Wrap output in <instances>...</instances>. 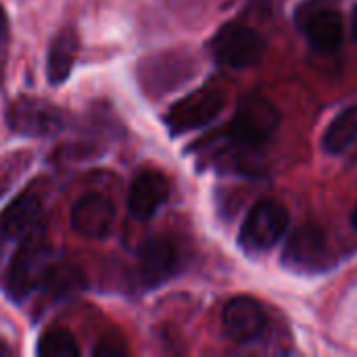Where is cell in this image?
Listing matches in <instances>:
<instances>
[{
  "instance_id": "52a82bcc",
  "label": "cell",
  "mask_w": 357,
  "mask_h": 357,
  "mask_svg": "<svg viewBox=\"0 0 357 357\" xmlns=\"http://www.w3.org/2000/svg\"><path fill=\"white\" fill-rule=\"evenodd\" d=\"M289 228V211L274 199H264L247 213L238 243L247 253H261L272 249Z\"/></svg>"
},
{
  "instance_id": "4fadbf2b",
  "label": "cell",
  "mask_w": 357,
  "mask_h": 357,
  "mask_svg": "<svg viewBox=\"0 0 357 357\" xmlns=\"http://www.w3.org/2000/svg\"><path fill=\"white\" fill-rule=\"evenodd\" d=\"M169 199V182L157 169H142L130 184L128 209L138 222H149Z\"/></svg>"
},
{
  "instance_id": "8992f818",
  "label": "cell",
  "mask_w": 357,
  "mask_h": 357,
  "mask_svg": "<svg viewBox=\"0 0 357 357\" xmlns=\"http://www.w3.org/2000/svg\"><path fill=\"white\" fill-rule=\"evenodd\" d=\"M224 105H226V98L220 88L203 86L199 90H192L184 98L176 100L165 113L163 121H165L167 132L174 138L184 136V134H190L195 130L209 126L224 111Z\"/></svg>"
},
{
  "instance_id": "603a6c76",
  "label": "cell",
  "mask_w": 357,
  "mask_h": 357,
  "mask_svg": "<svg viewBox=\"0 0 357 357\" xmlns=\"http://www.w3.org/2000/svg\"><path fill=\"white\" fill-rule=\"evenodd\" d=\"M354 36H356L357 40V6L354 8Z\"/></svg>"
},
{
  "instance_id": "cb8c5ba5",
  "label": "cell",
  "mask_w": 357,
  "mask_h": 357,
  "mask_svg": "<svg viewBox=\"0 0 357 357\" xmlns=\"http://www.w3.org/2000/svg\"><path fill=\"white\" fill-rule=\"evenodd\" d=\"M351 222H354V228L357 230V205L356 209H354V215H351Z\"/></svg>"
},
{
  "instance_id": "9a60e30c",
  "label": "cell",
  "mask_w": 357,
  "mask_h": 357,
  "mask_svg": "<svg viewBox=\"0 0 357 357\" xmlns=\"http://www.w3.org/2000/svg\"><path fill=\"white\" fill-rule=\"evenodd\" d=\"M77 52H79V33L73 25H65L61 27L50 44H48V52H46V79L52 86H61L71 77V71L75 67L77 61Z\"/></svg>"
},
{
  "instance_id": "9c48e42d",
  "label": "cell",
  "mask_w": 357,
  "mask_h": 357,
  "mask_svg": "<svg viewBox=\"0 0 357 357\" xmlns=\"http://www.w3.org/2000/svg\"><path fill=\"white\" fill-rule=\"evenodd\" d=\"M282 264L284 268L299 274H320L333 268L335 255L320 228L301 226L287 241L282 251Z\"/></svg>"
},
{
  "instance_id": "ffe728a7",
  "label": "cell",
  "mask_w": 357,
  "mask_h": 357,
  "mask_svg": "<svg viewBox=\"0 0 357 357\" xmlns=\"http://www.w3.org/2000/svg\"><path fill=\"white\" fill-rule=\"evenodd\" d=\"M8 48H10V21L4 6L0 4V88L4 86V77H6Z\"/></svg>"
},
{
  "instance_id": "5bb4252c",
  "label": "cell",
  "mask_w": 357,
  "mask_h": 357,
  "mask_svg": "<svg viewBox=\"0 0 357 357\" xmlns=\"http://www.w3.org/2000/svg\"><path fill=\"white\" fill-rule=\"evenodd\" d=\"M226 335L234 343H253L266 328V312L259 301L247 295L232 297L222 312Z\"/></svg>"
},
{
  "instance_id": "7a4b0ae2",
  "label": "cell",
  "mask_w": 357,
  "mask_h": 357,
  "mask_svg": "<svg viewBox=\"0 0 357 357\" xmlns=\"http://www.w3.org/2000/svg\"><path fill=\"white\" fill-rule=\"evenodd\" d=\"M8 130L23 138H52L67 130L71 115L67 109L40 96H17L4 111Z\"/></svg>"
},
{
  "instance_id": "8fae6325",
  "label": "cell",
  "mask_w": 357,
  "mask_h": 357,
  "mask_svg": "<svg viewBox=\"0 0 357 357\" xmlns=\"http://www.w3.org/2000/svg\"><path fill=\"white\" fill-rule=\"evenodd\" d=\"M180 257L176 245L161 234L144 238L136 249V270L144 289L153 291L165 284L178 272Z\"/></svg>"
},
{
  "instance_id": "3957f363",
  "label": "cell",
  "mask_w": 357,
  "mask_h": 357,
  "mask_svg": "<svg viewBox=\"0 0 357 357\" xmlns=\"http://www.w3.org/2000/svg\"><path fill=\"white\" fill-rule=\"evenodd\" d=\"M278 109L259 94H249L236 107L234 117L226 130V138L247 151H257L278 128Z\"/></svg>"
},
{
  "instance_id": "ac0fdd59",
  "label": "cell",
  "mask_w": 357,
  "mask_h": 357,
  "mask_svg": "<svg viewBox=\"0 0 357 357\" xmlns=\"http://www.w3.org/2000/svg\"><path fill=\"white\" fill-rule=\"evenodd\" d=\"M36 354L40 357H77L82 356V349L75 341V337L67 328H48L36 347Z\"/></svg>"
},
{
  "instance_id": "7402d4cb",
  "label": "cell",
  "mask_w": 357,
  "mask_h": 357,
  "mask_svg": "<svg viewBox=\"0 0 357 357\" xmlns=\"http://www.w3.org/2000/svg\"><path fill=\"white\" fill-rule=\"evenodd\" d=\"M10 354V349H8V345L4 343V341H0V357L2 356H8Z\"/></svg>"
},
{
  "instance_id": "e0dca14e",
  "label": "cell",
  "mask_w": 357,
  "mask_h": 357,
  "mask_svg": "<svg viewBox=\"0 0 357 357\" xmlns=\"http://www.w3.org/2000/svg\"><path fill=\"white\" fill-rule=\"evenodd\" d=\"M357 138V105L343 109L326 128L322 144L331 155L347 151Z\"/></svg>"
},
{
  "instance_id": "6da1fadb",
  "label": "cell",
  "mask_w": 357,
  "mask_h": 357,
  "mask_svg": "<svg viewBox=\"0 0 357 357\" xmlns=\"http://www.w3.org/2000/svg\"><path fill=\"white\" fill-rule=\"evenodd\" d=\"M54 261L56 251L52 243L46 238V230H40L27 241H23L15 249L13 257L8 259V266L0 276V287L8 301L23 303L36 291H40Z\"/></svg>"
},
{
  "instance_id": "d6986e66",
  "label": "cell",
  "mask_w": 357,
  "mask_h": 357,
  "mask_svg": "<svg viewBox=\"0 0 357 357\" xmlns=\"http://www.w3.org/2000/svg\"><path fill=\"white\" fill-rule=\"evenodd\" d=\"M33 161L31 151H10L0 155V199L17 184V180L29 169Z\"/></svg>"
},
{
  "instance_id": "44dd1931",
  "label": "cell",
  "mask_w": 357,
  "mask_h": 357,
  "mask_svg": "<svg viewBox=\"0 0 357 357\" xmlns=\"http://www.w3.org/2000/svg\"><path fill=\"white\" fill-rule=\"evenodd\" d=\"M128 354V345L126 341L119 337V335H105L96 347L92 349V356L94 357H123Z\"/></svg>"
},
{
  "instance_id": "5b68a950",
  "label": "cell",
  "mask_w": 357,
  "mask_h": 357,
  "mask_svg": "<svg viewBox=\"0 0 357 357\" xmlns=\"http://www.w3.org/2000/svg\"><path fill=\"white\" fill-rule=\"evenodd\" d=\"M195 71H197V63L192 54L184 50H169V52L149 54L144 61H140L136 75L140 88L149 96L159 98L180 88L188 79H192Z\"/></svg>"
},
{
  "instance_id": "277c9868",
  "label": "cell",
  "mask_w": 357,
  "mask_h": 357,
  "mask_svg": "<svg viewBox=\"0 0 357 357\" xmlns=\"http://www.w3.org/2000/svg\"><path fill=\"white\" fill-rule=\"evenodd\" d=\"M40 230H46L44 201L33 188H27L0 213V261Z\"/></svg>"
},
{
  "instance_id": "30bf717a",
  "label": "cell",
  "mask_w": 357,
  "mask_h": 357,
  "mask_svg": "<svg viewBox=\"0 0 357 357\" xmlns=\"http://www.w3.org/2000/svg\"><path fill=\"white\" fill-rule=\"evenodd\" d=\"M297 25L320 52H335L343 44V17L326 0H305L297 8Z\"/></svg>"
},
{
  "instance_id": "7c38bea8",
  "label": "cell",
  "mask_w": 357,
  "mask_h": 357,
  "mask_svg": "<svg viewBox=\"0 0 357 357\" xmlns=\"http://www.w3.org/2000/svg\"><path fill=\"white\" fill-rule=\"evenodd\" d=\"M71 228L88 241H105L115 224V205L100 192H86L71 207Z\"/></svg>"
},
{
  "instance_id": "ba28073f",
  "label": "cell",
  "mask_w": 357,
  "mask_h": 357,
  "mask_svg": "<svg viewBox=\"0 0 357 357\" xmlns=\"http://www.w3.org/2000/svg\"><path fill=\"white\" fill-rule=\"evenodd\" d=\"M209 48L222 65L230 69H247L264 56L266 40L255 27L232 21L218 29Z\"/></svg>"
},
{
  "instance_id": "2e32d148",
  "label": "cell",
  "mask_w": 357,
  "mask_h": 357,
  "mask_svg": "<svg viewBox=\"0 0 357 357\" xmlns=\"http://www.w3.org/2000/svg\"><path fill=\"white\" fill-rule=\"evenodd\" d=\"M86 287L88 284H86L84 272L75 264L63 261L61 257H56V261L48 270L40 291L44 293V297L50 303H54V301H65V299H71V297L84 293Z\"/></svg>"
}]
</instances>
